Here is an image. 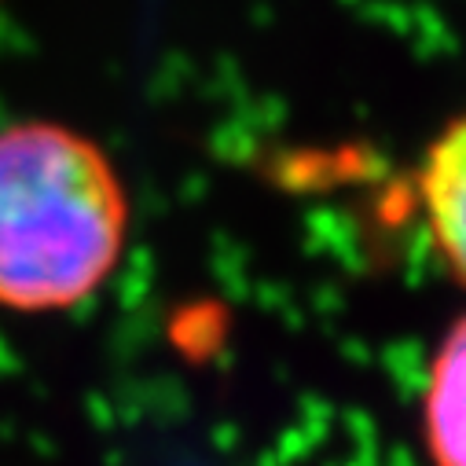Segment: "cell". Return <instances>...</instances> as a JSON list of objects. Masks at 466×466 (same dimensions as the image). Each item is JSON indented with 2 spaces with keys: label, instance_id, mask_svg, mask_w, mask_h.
Here are the masks:
<instances>
[{
  "label": "cell",
  "instance_id": "6da1fadb",
  "mask_svg": "<svg viewBox=\"0 0 466 466\" xmlns=\"http://www.w3.org/2000/svg\"><path fill=\"white\" fill-rule=\"evenodd\" d=\"M129 195L85 133L59 122L0 129V309L63 312L118 268Z\"/></svg>",
  "mask_w": 466,
  "mask_h": 466
},
{
  "label": "cell",
  "instance_id": "7a4b0ae2",
  "mask_svg": "<svg viewBox=\"0 0 466 466\" xmlns=\"http://www.w3.org/2000/svg\"><path fill=\"white\" fill-rule=\"evenodd\" d=\"M419 202L433 250L466 283V110L430 140L419 169Z\"/></svg>",
  "mask_w": 466,
  "mask_h": 466
},
{
  "label": "cell",
  "instance_id": "3957f363",
  "mask_svg": "<svg viewBox=\"0 0 466 466\" xmlns=\"http://www.w3.org/2000/svg\"><path fill=\"white\" fill-rule=\"evenodd\" d=\"M422 444L433 466H466V316L433 349L422 386Z\"/></svg>",
  "mask_w": 466,
  "mask_h": 466
}]
</instances>
